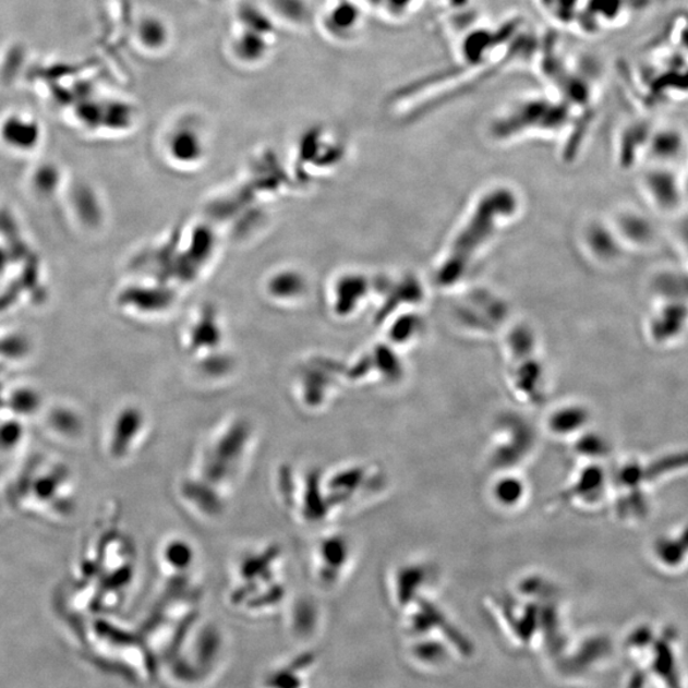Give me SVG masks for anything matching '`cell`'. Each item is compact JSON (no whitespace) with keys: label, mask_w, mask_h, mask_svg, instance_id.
I'll return each instance as SVG.
<instances>
[{"label":"cell","mask_w":688,"mask_h":688,"mask_svg":"<svg viewBox=\"0 0 688 688\" xmlns=\"http://www.w3.org/2000/svg\"><path fill=\"white\" fill-rule=\"evenodd\" d=\"M539 448V433L531 421L518 412H504L491 429L486 460L491 470L521 471Z\"/></svg>","instance_id":"obj_1"},{"label":"cell","mask_w":688,"mask_h":688,"mask_svg":"<svg viewBox=\"0 0 688 688\" xmlns=\"http://www.w3.org/2000/svg\"><path fill=\"white\" fill-rule=\"evenodd\" d=\"M602 479L599 468L586 464L570 475L563 491L554 500V508L587 509L596 502Z\"/></svg>","instance_id":"obj_2"},{"label":"cell","mask_w":688,"mask_h":688,"mask_svg":"<svg viewBox=\"0 0 688 688\" xmlns=\"http://www.w3.org/2000/svg\"><path fill=\"white\" fill-rule=\"evenodd\" d=\"M488 496L497 510L518 512L531 498V485L521 471L496 472L490 483Z\"/></svg>","instance_id":"obj_3"},{"label":"cell","mask_w":688,"mask_h":688,"mask_svg":"<svg viewBox=\"0 0 688 688\" xmlns=\"http://www.w3.org/2000/svg\"><path fill=\"white\" fill-rule=\"evenodd\" d=\"M591 423V412L583 405L567 402L551 408L544 419V431L556 440L570 443L583 434Z\"/></svg>","instance_id":"obj_4"},{"label":"cell","mask_w":688,"mask_h":688,"mask_svg":"<svg viewBox=\"0 0 688 688\" xmlns=\"http://www.w3.org/2000/svg\"><path fill=\"white\" fill-rule=\"evenodd\" d=\"M435 572V566L422 559L398 565L391 574V589L397 601L402 604L412 602L433 581Z\"/></svg>","instance_id":"obj_5"},{"label":"cell","mask_w":688,"mask_h":688,"mask_svg":"<svg viewBox=\"0 0 688 688\" xmlns=\"http://www.w3.org/2000/svg\"><path fill=\"white\" fill-rule=\"evenodd\" d=\"M546 382L539 366L524 365L510 379V390L521 406L539 410L547 402Z\"/></svg>","instance_id":"obj_6"},{"label":"cell","mask_w":688,"mask_h":688,"mask_svg":"<svg viewBox=\"0 0 688 688\" xmlns=\"http://www.w3.org/2000/svg\"><path fill=\"white\" fill-rule=\"evenodd\" d=\"M319 557L323 569L330 570V578L338 579L345 572L351 562L352 548L343 536L335 535L325 540L319 547Z\"/></svg>","instance_id":"obj_7"},{"label":"cell","mask_w":688,"mask_h":688,"mask_svg":"<svg viewBox=\"0 0 688 688\" xmlns=\"http://www.w3.org/2000/svg\"><path fill=\"white\" fill-rule=\"evenodd\" d=\"M165 562L173 569H186L192 564L193 552L185 542L173 541L165 547Z\"/></svg>","instance_id":"obj_8"}]
</instances>
